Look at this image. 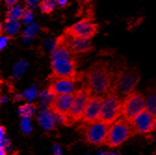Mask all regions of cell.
Instances as JSON below:
<instances>
[{
	"label": "cell",
	"mask_w": 156,
	"mask_h": 155,
	"mask_svg": "<svg viewBox=\"0 0 156 155\" xmlns=\"http://www.w3.org/2000/svg\"><path fill=\"white\" fill-rule=\"evenodd\" d=\"M58 41L57 47L51 52V79H74L77 78L76 62L73 54L62 43Z\"/></svg>",
	"instance_id": "6da1fadb"
},
{
	"label": "cell",
	"mask_w": 156,
	"mask_h": 155,
	"mask_svg": "<svg viewBox=\"0 0 156 155\" xmlns=\"http://www.w3.org/2000/svg\"><path fill=\"white\" fill-rule=\"evenodd\" d=\"M86 84L89 86L93 95L103 96L110 92L112 72L106 62L98 61L91 64L84 72Z\"/></svg>",
	"instance_id": "7a4b0ae2"
},
{
	"label": "cell",
	"mask_w": 156,
	"mask_h": 155,
	"mask_svg": "<svg viewBox=\"0 0 156 155\" xmlns=\"http://www.w3.org/2000/svg\"><path fill=\"white\" fill-rule=\"evenodd\" d=\"M140 80V74L136 68H126L112 72L110 92L117 95L119 98H126L127 95L135 91L134 89L138 86Z\"/></svg>",
	"instance_id": "3957f363"
},
{
	"label": "cell",
	"mask_w": 156,
	"mask_h": 155,
	"mask_svg": "<svg viewBox=\"0 0 156 155\" xmlns=\"http://www.w3.org/2000/svg\"><path fill=\"white\" fill-rule=\"evenodd\" d=\"M91 97L92 91L85 83V85H83L80 88H78L74 92V98L72 107L68 114L61 118L62 123L66 126H72L73 125L82 121L86 108Z\"/></svg>",
	"instance_id": "277c9868"
},
{
	"label": "cell",
	"mask_w": 156,
	"mask_h": 155,
	"mask_svg": "<svg viewBox=\"0 0 156 155\" xmlns=\"http://www.w3.org/2000/svg\"><path fill=\"white\" fill-rule=\"evenodd\" d=\"M134 135L131 125L124 118H120L110 126L104 145L110 148L118 147Z\"/></svg>",
	"instance_id": "5b68a950"
},
{
	"label": "cell",
	"mask_w": 156,
	"mask_h": 155,
	"mask_svg": "<svg viewBox=\"0 0 156 155\" xmlns=\"http://www.w3.org/2000/svg\"><path fill=\"white\" fill-rule=\"evenodd\" d=\"M110 125L98 122L96 124H82L78 126L77 130L82 136L83 139L91 145L103 146L107 137Z\"/></svg>",
	"instance_id": "8992f818"
},
{
	"label": "cell",
	"mask_w": 156,
	"mask_h": 155,
	"mask_svg": "<svg viewBox=\"0 0 156 155\" xmlns=\"http://www.w3.org/2000/svg\"><path fill=\"white\" fill-rule=\"evenodd\" d=\"M146 110L145 97L139 91H133L123 100L122 116L131 124L134 119Z\"/></svg>",
	"instance_id": "52a82bcc"
},
{
	"label": "cell",
	"mask_w": 156,
	"mask_h": 155,
	"mask_svg": "<svg viewBox=\"0 0 156 155\" xmlns=\"http://www.w3.org/2000/svg\"><path fill=\"white\" fill-rule=\"evenodd\" d=\"M123 100L113 93H108L104 98L99 122L105 125H112L122 115Z\"/></svg>",
	"instance_id": "ba28073f"
},
{
	"label": "cell",
	"mask_w": 156,
	"mask_h": 155,
	"mask_svg": "<svg viewBox=\"0 0 156 155\" xmlns=\"http://www.w3.org/2000/svg\"><path fill=\"white\" fill-rule=\"evenodd\" d=\"M73 98L74 93L54 96L48 103V110H49L52 113L58 116L60 118H62L68 114L72 107Z\"/></svg>",
	"instance_id": "9c48e42d"
},
{
	"label": "cell",
	"mask_w": 156,
	"mask_h": 155,
	"mask_svg": "<svg viewBox=\"0 0 156 155\" xmlns=\"http://www.w3.org/2000/svg\"><path fill=\"white\" fill-rule=\"evenodd\" d=\"M104 98L102 96L93 95L88 101V104L86 108L82 122L84 124H96L99 122V118L101 115V108L103 105Z\"/></svg>",
	"instance_id": "30bf717a"
},
{
	"label": "cell",
	"mask_w": 156,
	"mask_h": 155,
	"mask_svg": "<svg viewBox=\"0 0 156 155\" xmlns=\"http://www.w3.org/2000/svg\"><path fill=\"white\" fill-rule=\"evenodd\" d=\"M155 117L146 110L134 119L130 124L135 135H146L152 132Z\"/></svg>",
	"instance_id": "8fae6325"
},
{
	"label": "cell",
	"mask_w": 156,
	"mask_h": 155,
	"mask_svg": "<svg viewBox=\"0 0 156 155\" xmlns=\"http://www.w3.org/2000/svg\"><path fill=\"white\" fill-rule=\"evenodd\" d=\"M58 40L61 43H62L65 47H67L68 49L73 54L86 53L91 50V45L89 39L67 35L66 37H62Z\"/></svg>",
	"instance_id": "7c38bea8"
},
{
	"label": "cell",
	"mask_w": 156,
	"mask_h": 155,
	"mask_svg": "<svg viewBox=\"0 0 156 155\" xmlns=\"http://www.w3.org/2000/svg\"><path fill=\"white\" fill-rule=\"evenodd\" d=\"M75 81L74 79H52V82L48 87V95L54 97L74 93L76 91L74 88Z\"/></svg>",
	"instance_id": "4fadbf2b"
},
{
	"label": "cell",
	"mask_w": 156,
	"mask_h": 155,
	"mask_svg": "<svg viewBox=\"0 0 156 155\" xmlns=\"http://www.w3.org/2000/svg\"><path fill=\"white\" fill-rule=\"evenodd\" d=\"M96 33V26L89 20H81L74 23L67 32L68 35L89 39Z\"/></svg>",
	"instance_id": "5bb4252c"
},
{
	"label": "cell",
	"mask_w": 156,
	"mask_h": 155,
	"mask_svg": "<svg viewBox=\"0 0 156 155\" xmlns=\"http://www.w3.org/2000/svg\"><path fill=\"white\" fill-rule=\"evenodd\" d=\"M54 113H52L49 110L42 112L38 117V122L42 127L47 130H50L54 128L55 125V117Z\"/></svg>",
	"instance_id": "9a60e30c"
},
{
	"label": "cell",
	"mask_w": 156,
	"mask_h": 155,
	"mask_svg": "<svg viewBox=\"0 0 156 155\" xmlns=\"http://www.w3.org/2000/svg\"><path fill=\"white\" fill-rule=\"evenodd\" d=\"M25 9L20 3L9 6L7 10V20L10 21H21L24 13Z\"/></svg>",
	"instance_id": "2e32d148"
},
{
	"label": "cell",
	"mask_w": 156,
	"mask_h": 155,
	"mask_svg": "<svg viewBox=\"0 0 156 155\" xmlns=\"http://www.w3.org/2000/svg\"><path fill=\"white\" fill-rule=\"evenodd\" d=\"M3 27V32L8 36H14L18 33L20 27H21V23L20 21H10L7 20L4 22V23L1 25Z\"/></svg>",
	"instance_id": "e0dca14e"
},
{
	"label": "cell",
	"mask_w": 156,
	"mask_h": 155,
	"mask_svg": "<svg viewBox=\"0 0 156 155\" xmlns=\"http://www.w3.org/2000/svg\"><path fill=\"white\" fill-rule=\"evenodd\" d=\"M39 30H40V27H39V25L37 23H34L30 25H27L23 32V40L24 42H28V41L32 40L33 38L39 33Z\"/></svg>",
	"instance_id": "ac0fdd59"
},
{
	"label": "cell",
	"mask_w": 156,
	"mask_h": 155,
	"mask_svg": "<svg viewBox=\"0 0 156 155\" xmlns=\"http://www.w3.org/2000/svg\"><path fill=\"white\" fill-rule=\"evenodd\" d=\"M146 111L156 117V94H150L145 97Z\"/></svg>",
	"instance_id": "d6986e66"
},
{
	"label": "cell",
	"mask_w": 156,
	"mask_h": 155,
	"mask_svg": "<svg viewBox=\"0 0 156 155\" xmlns=\"http://www.w3.org/2000/svg\"><path fill=\"white\" fill-rule=\"evenodd\" d=\"M34 111V106L30 103H26L19 107V115L24 119H28L33 115Z\"/></svg>",
	"instance_id": "ffe728a7"
},
{
	"label": "cell",
	"mask_w": 156,
	"mask_h": 155,
	"mask_svg": "<svg viewBox=\"0 0 156 155\" xmlns=\"http://www.w3.org/2000/svg\"><path fill=\"white\" fill-rule=\"evenodd\" d=\"M57 5V0H41L40 4H39V8H40V10L42 12L49 13L55 9Z\"/></svg>",
	"instance_id": "44dd1931"
},
{
	"label": "cell",
	"mask_w": 156,
	"mask_h": 155,
	"mask_svg": "<svg viewBox=\"0 0 156 155\" xmlns=\"http://www.w3.org/2000/svg\"><path fill=\"white\" fill-rule=\"evenodd\" d=\"M34 16L33 10L26 9L24 10V13H23V17H22L21 22L23 23V24L27 26V25H30V24L34 23Z\"/></svg>",
	"instance_id": "7402d4cb"
},
{
	"label": "cell",
	"mask_w": 156,
	"mask_h": 155,
	"mask_svg": "<svg viewBox=\"0 0 156 155\" xmlns=\"http://www.w3.org/2000/svg\"><path fill=\"white\" fill-rule=\"evenodd\" d=\"M24 4L27 9L33 10L35 7L40 4V0H24Z\"/></svg>",
	"instance_id": "603a6c76"
},
{
	"label": "cell",
	"mask_w": 156,
	"mask_h": 155,
	"mask_svg": "<svg viewBox=\"0 0 156 155\" xmlns=\"http://www.w3.org/2000/svg\"><path fill=\"white\" fill-rule=\"evenodd\" d=\"M9 36L4 34V35H1L0 37V49H3L9 43Z\"/></svg>",
	"instance_id": "cb8c5ba5"
},
{
	"label": "cell",
	"mask_w": 156,
	"mask_h": 155,
	"mask_svg": "<svg viewBox=\"0 0 156 155\" xmlns=\"http://www.w3.org/2000/svg\"><path fill=\"white\" fill-rule=\"evenodd\" d=\"M4 1H5V3L9 7V6H12V5L17 4L19 0H4Z\"/></svg>",
	"instance_id": "d4e9b609"
},
{
	"label": "cell",
	"mask_w": 156,
	"mask_h": 155,
	"mask_svg": "<svg viewBox=\"0 0 156 155\" xmlns=\"http://www.w3.org/2000/svg\"><path fill=\"white\" fill-rule=\"evenodd\" d=\"M57 3H58V6L64 7L68 3V0H57Z\"/></svg>",
	"instance_id": "484cf974"
},
{
	"label": "cell",
	"mask_w": 156,
	"mask_h": 155,
	"mask_svg": "<svg viewBox=\"0 0 156 155\" xmlns=\"http://www.w3.org/2000/svg\"><path fill=\"white\" fill-rule=\"evenodd\" d=\"M152 132H156V117H155V120H154V123H153Z\"/></svg>",
	"instance_id": "4316f807"
}]
</instances>
